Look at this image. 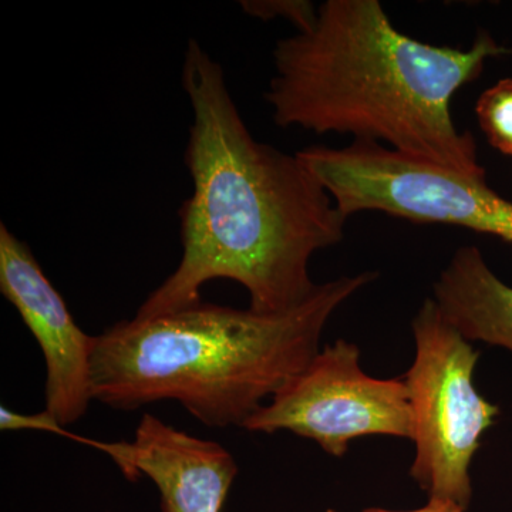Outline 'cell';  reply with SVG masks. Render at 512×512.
I'll use <instances>...</instances> for the list:
<instances>
[{
  "label": "cell",
  "mask_w": 512,
  "mask_h": 512,
  "mask_svg": "<svg viewBox=\"0 0 512 512\" xmlns=\"http://www.w3.org/2000/svg\"><path fill=\"white\" fill-rule=\"evenodd\" d=\"M183 87L192 124L185 165L194 190L180 210L183 256L138 309V318L201 302L202 286L229 279L247 289L252 311H291L316 285L309 262L338 245L348 217L298 154L252 137L224 69L188 40Z\"/></svg>",
  "instance_id": "obj_1"
},
{
  "label": "cell",
  "mask_w": 512,
  "mask_h": 512,
  "mask_svg": "<svg viewBox=\"0 0 512 512\" xmlns=\"http://www.w3.org/2000/svg\"><path fill=\"white\" fill-rule=\"evenodd\" d=\"M510 50L480 33L467 50L400 33L377 0H328L315 25L278 40L265 99L279 127L355 141L487 175L476 141L458 130L454 94Z\"/></svg>",
  "instance_id": "obj_2"
},
{
  "label": "cell",
  "mask_w": 512,
  "mask_h": 512,
  "mask_svg": "<svg viewBox=\"0 0 512 512\" xmlns=\"http://www.w3.org/2000/svg\"><path fill=\"white\" fill-rule=\"evenodd\" d=\"M375 279L363 272L319 284L282 313L201 301L123 320L94 336L93 400L119 410L175 400L205 426L242 429L318 355L333 313Z\"/></svg>",
  "instance_id": "obj_3"
},
{
  "label": "cell",
  "mask_w": 512,
  "mask_h": 512,
  "mask_svg": "<svg viewBox=\"0 0 512 512\" xmlns=\"http://www.w3.org/2000/svg\"><path fill=\"white\" fill-rule=\"evenodd\" d=\"M416 356L404 376L416 446L410 476L430 500L467 510L473 495L470 466L500 409L477 392L480 353L441 315L434 299L413 320Z\"/></svg>",
  "instance_id": "obj_4"
},
{
  "label": "cell",
  "mask_w": 512,
  "mask_h": 512,
  "mask_svg": "<svg viewBox=\"0 0 512 512\" xmlns=\"http://www.w3.org/2000/svg\"><path fill=\"white\" fill-rule=\"evenodd\" d=\"M299 158L350 217L380 211L426 224L457 225L512 242V202L485 175L461 173L367 141L311 147Z\"/></svg>",
  "instance_id": "obj_5"
},
{
  "label": "cell",
  "mask_w": 512,
  "mask_h": 512,
  "mask_svg": "<svg viewBox=\"0 0 512 512\" xmlns=\"http://www.w3.org/2000/svg\"><path fill=\"white\" fill-rule=\"evenodd\" d=\"M242 429L291 431L316 441L330 456L342 457L359 437L412 440L413 414L404 380L367 375L360 366V349L339 339L320 349Z\"/></svg>",
  "instance_id": "obj_6"
},
{
  "label": "cell",
  "mask_w": 512,
  "mask_h": 512,
  "mask_svg": "<svg viewBox=\"0 0 512 512\" xmlns=\"http://www.w3.org/2000/svg\"><path fill=\"white\" fill-rule=\"evenodd\" d=\"M0 292L35 336L47 367L46 410L64 427L82 419L93 400L94 336L77 325L28 244L0 224Z\"/></svg>",
  "instance_id": "obj_7"
},
{
  "label": "cell",
  "mask_w": 512,
  "mask_h": 512,
  "mask_svg": "<svg viewBox=\"0 0 512 512\" xmlns=\"http://www.w3.org/2000/svg\"><path fill=\"white\" fill-rule=\"evenodd\" d=\"M119 468L131 481L150 478L160 491L163 512H222L238 474L227 448L148 413L138 423L134 440L126 441Z\"/></svg>",
  "instance_id": "obj_8"
},
{
  "label": "cell",
  "mask_w": 512,
  "mask_h": 512,
  "mask_svg": "<svg viewBox=\"0 0 512 512\" xmlns=\"http://www.w3.org/2000/svg\"><path fill=\"white\" fill-rule=\"evenodd\" d=\"M433 299L468 342L512 352V288L495 276L480 249H458L434 284Z\"/></svg>",
  "instance_id": "obj_9"
},
{
  "label": "cell",
  "mask_w": 512,
  "mask_h": 512,
  "mask_svg": "<svg viewBox=\"0 0 512 512\" xmlns=\"http://www.w3.org/2000/svg\"><path fill=\"white\" fill-rule=\"evenodd\" d=\"M478 124L488 143L512 157V79H503L481 94L476 104Z\"/></svg>",
  "instance_id": "obj_10"
},
{
  "label": "cell",
  "mask_w": 512,
  "mask_h": 512,
  "mask_svg": "<svg viewBox=\"0 0 512 512\" xmlns=\"http://www.w3.org/2000/svg\"><path fill=\"white\" fill-rule=\"evenodd\" d=\"M248 15L262 20L286 19L296 26L298 32H306L315 25L318 8L306 0H247L241 2Z\"/></svg>",
  "instance_id": "obj_11"
},
{
  "label": "cell",
  "mask_w": 512,
  "mask_h": 512,
  "mask_svg": "<svg viewBox=\"0 0 512 512\" xmlns=\"http://www.w3.org/2000/svg\"><path fill=\"white\" fill-rule=\"evenodd\" d=\"M326 512L338 511L328 510ZM363 512H464V510L463 508L458 507V505L450 503V501L430 500L429 504L424 505V507L417 508V510L413 511H387L382 510V508H369V510Z\"/></svg>",
  "instance_id": "obj_12"
}]
</instances>
